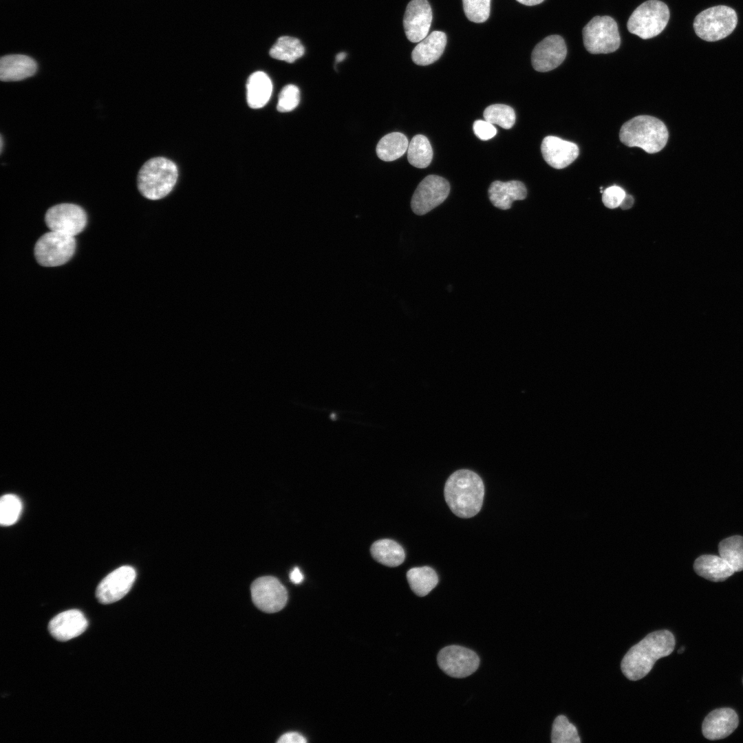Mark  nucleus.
I'll return each mask as SVG.
<instances>
[{
	"mask_svg": "<svg viewBox=\"0 0 743 743\" xmlns=\"http://www.w3.org/2000/svg\"><path fill=\"white\" fill-rule=\"evenodd\" d=\"M278 743H305V738L298 733L290 732L283 734L279 737Z\"/></svg>",
	"mask_w": 743,
	"mask_h": 743,
	"instance_id": "e433bc0d",
	"label": "nucleus"
},
{
	"mask_svg": "<svg viewBox=\"0 0 743 743\" xmlns=\"http://www.w3.org/2000/svg\"><path fill=\"white\" fill-rule=\"evenodd\" d=\"M488 192L489 200L493 206L502 210L510 208L514 201L524 200L527 195L525 185L517 180L506 182L494 181L490 185Z\"/></svg>",
	"mask_w": 743,
	"mask_h": 743,
	"instance_id": "aec40b11",
	"label": "nucleus"
},
{
	"mask_svg": "<svg viewBox=\"0 0 743 743\" xmlns=\"http://www.w3.org/2000/svg\"><path fill=\"white\" fill-rule=\"evenodd\" d=\"M738 716L731 708L712 711L702 722V734L708 740H717L731 735L738 725Z\"/></svg>",
	"mask_w": 743,
	"mask_h": 743,
	"instance_id": "a211bd4d",
	"label": "nucleus"
},
{
	"mask_svg": "<svg viewBox=\"0 0 743 743\" xmlns=\"http://www.w3.org/2000/svg\"><path fill=\"white\" fill-rule=\"evenodd\" d=\"M136 577L135 569L123 566L106 576L97 587L96 596L103 604L114 603L123 598L130 590Z\"/></svg>",
	"mask_w": 743,
	"mask_h": 743,
	"instance_id": "ddd939ff",
	"label": "nucleus"
},
{
	"mask_svg": "<svg viewBox=\"0 0 743 743\" xmlns=\"http://www.w3.org/2000/svg\"><path fill=\"white\" fill-rule=\"evenodd\" d=\"M484 118L493 125H498L504 129H508L515 124V113L508 105H491L484 109Z\"/></svg>",
	"mask_w": 743,
	"mask_h": 743,
	"instance_id": "7c9ffc66",
	"label": "nucleus"
},
{
	"mask_svg": "<svg viewBox=\"0 0 743 743\" xmlns=\"http://www.w3.org/2000/svg\"><path fill=\"white\" fill-rule=\"evenodd\" d=\"M432 158L433 150L427 138L420 134L413 136L407 149L409 162L415 167L423 169L430 164Z\"/></svg>",
	"mask_w": 743,
	"mask_h": 743,
	"instance_id": "bb28decb",
	"label": "nucleus"
},
{
	"mask_svg": "<svg viewBox=\"0 0 743 743\" xmlns=\"http://www.w3.org/2000/svg\"><path fill=\"white\" fill-rule=\"evenodd\" d=\"M409 143L406 136L400 132L388 133L378 142L376 154L383 161H394L407 151Z\"/></svg>",
	"mask_w": 743,
	"mask_h": 743,
	"instance_id": "393cba45",
	"label": "nucleus"
},
{
	"mask_svg": "<svg viewBox=\"0 0 743 743\" xmlns=\"http://www.w3.org/2000/svg\"><path fill=\"white\" fill-rule=\"evenodd\" d=\"M250 591L255 605L267 613L280 611L288 601L286 588L274 577L265 576L257 579L252 582Z\"/></svg>",
	"mask_w": 743,
	"mask_h": 743,
	"instance_id": "f8f14e48",
	"label": "nucleus"
},
{
	"mask_svg": "<svg viewBox=\"0 0 743 743\" xmlns=\"http://www.w3.org/2000/svg\"><path fill=\"white\" fill-rule=\"evenodd\" d=\"M473 129L476 136L482 140L491 139L497 133V129L494 125L485 120H475Z\"/></svg>",
	"mask_w": 743,
	"mask_h": 743,
	"instance_id": "c9c22d12",
	"label": "nucleus"
},
{
	"mask_svg": "<svg viewBox=\"0 0 743 743\" xmlns=\"http://www.w3.org/2000/svg\"><path fill=\"white\" fill-rule=\"evenodd\" d=\"M437 660L439 667L448 676L462 678L473 674L478 668L477 654L468 648L450 645L442 648Z\"/></svg>",
	"mask_w": 743,
	"mask_h": 743,
	"instance_id": "9b49d317",
	"label": "nucleus"
},
{
	"mask_svg": "<svg viewBox=\"0 0 743 743\" xmlns=\"http://www.w3.org/2000/svg\"><path fill=\"white\" fill-rule=\"evenodd\" d=\"M583 41L591 54L615 52L621 45V37L615 20L609 16H596L583 28Z\"/></svg>",
	"mask_w": 743,
	"mask_h": 743,
	"instance_id": "0eeeda50",
	"label": "nucleus"
},
{
	"mask_svg": "<svg viewBox=\"0 0 743 743\" xmlns=\"http://www.w3.org/2000/svg\"><path fill=\"white\" fill-rule=\"evenodd\" d=\"M449 192L450 184L446 179L429 175L420 182L412 196V211L417 215H424L442 204Z\"/></svg>",
	"mask_w": 743,
	"mask_h": 743,
	"instance_id": "9d476101",
	"label": "nucleus"
},
{
	"mask_svg": "<svg viewBox=\"0 0 743 743\" xmlns=\"http://www.w3.org/2000/svg\"><path fill=\"white\" fill-rule=\"evenodd\" d=\"M177 176V168L173 162L163 157L153 158L147 160L140 169L138 188L144 197L158 200L171 193Z\"/></svg>",
	"mask_w": 743,
	"mask_h": 743,
	"instance_id": "20e7f679",
	"label": "nucleus"
},
{
	"mask_svg": "<svg viewBox=\"0 0 743 743\" xmlns=\"http://www.w3.org/2000/svg\"><path fill=\"white\" fill-rule=\"evenodd\" d=\"M22 510V503L15 495L6 494L0 500V523L8 526L14 524L19 518Z\"/></svg>",
	"mask_w": 743,
	"mask_h": 743,
	"instance_id": "2f4dec72",
	"label": "nucleus"
},
{
	"mask_svg": "<svg viewBox=\"0 0 743 743\" xmlns=\"http://www.w3.org/2000/svg\"><path fill=\"white\" fill-rule=\"evenodd\" d=\"M737 16L726 6H716L700 12L693 21L696 34L706 41H717L728 36L735 28Z\"/></svg>",
	"mask_w": 743,
	"mask_h": 743,
	"instance_id": "39448f33",
	"label": "nucleus"
},
{
	"mask_svg": "<svg viewBox=\"0 0 743 743\" xmlns=\"http://www.w3.org/2000/svg\"><path fill=\"white\" fill-rule=\"evenodd\" d=\"M720 556L735 572L743 570V537L734 535L722 540L718 545Z\"/></svg>",
	"mask_w": 743,
	"mask_h": 743,
	"instance_id": "c85d7f7f",
	"label": "nucleus"
},
{
	"mask_svg": "<svg viewBox=\"0 0 743 743\" xmlns=\"http://www.w3.org/2000/svg\"><path fill=\"white\" fill-rule=\"evenodd\" d=\"M432 10L427 0H411L407 5L403 18L407 38L413 43L424 39L429 33Z\"/></svg>",
	"mask_w": 743,
	"mask_h": 743,
	"instance_id": "2eb2a0df",
	"label": "nucleus"
},
{
	"mask_svg": "<svg viewBox=\"0 0 743 743\" xmlns=\"http://www.w3.org/2000/svg\"><path fill=\"white\" fill-rule=\"evenodd\" d=\"M551 741L553 743H580L577 728L563 715L557 716L552 724Z\"/></svg>",
	"mask_w": 743,
	"mask_h": 743,
	"instance_id": "c756f323",
	"label": "nucleus"
},
{
	"mask_svg": "<svg viewBox=\"0 0 743 743\" xmlns=\"http://www.w3.org/2000/svg\"><path fill=\"white\" fill-rule=\"evenodd\" d=\"M304 52V47L298 39L283 36L271 47L270 55L273 58L292 63L301 57Z\"/></svg>",
	"mask_w": 743,
	"mask_h": 743,
	"instance_id": "cd10ccee",
	"label": "nucleus"
},
{
	"mask_svg": "<svg viewBox=\"0 0 743 743\" xmlns=\"http://www.w3.org/2000/svg\"><path fill=\"white\" fill-rule=\"evenodd\" d=\"M446 45V34L433 31L414 47L411 53L412 61L418 65L432 64L442 56Z\"/></svg>",
	"mask_w": 743,
	"mask_h": 743,
	"instance_id": "412c9836",
	"label": "nucleus"
},
{
	"mask_svg": "<svg viewBox=\"0 0 743 743\" xmlns=\"http://www.w3.org/2000/svg\"><path fill=\"white\" fill-rule=\"evenodd\" d=\"M669 15V10L665 3L658 0H648L633 11L627 27L629 32L641 39H651L665 29Z\"/></svg>",
	"mask_w": 743,
	"mask_h": 743,
	"instance_id": "423d86ee",
	"label": "nucleus"
},
{
	"mask_svg": "<svg viewBox=\"0 0 743 743\" xmlns=\"http://www.w3.org/2000/svg\"><path fill=\"white\" fill-rule=\"evenodd\" d=\"M634 202V197L626 194L619 206L623 210L629 209L633 206Z\"/></svg>",
	"mask_w": 743,
	"mask_h": 743,
	"instance_id": "58836bf2",
	"label": "nucleus"
},
{
	"mask_svg": "<svg viewBox=\"0 0 743 743\" xmlns=\"http://www.w3.org/2000/svg\"><path fill=\"white\" fill-rule=\"evenodd\" d=\"M76 246L74 237L50 230L37 240L34 246V257L42 266H59L72 258Z\"/></svg>",
	"mask_w": 743,
	"mask_h": 743,
	"instance_id": "6e6552de",
	"label": "nucleus"
},
{
	"mask_svg": "<svg viewBox=\"0 0 743 743\" xmlns=\"http://www.w3.org/2000/svg\"><path fill=\"white\" fill-rule=\"evenodd\" d=\"M290 581L294 584H299L303 581V575L298 567H295L290 574Z\"/></svg>",
	"mask_w": 743,
	"mask_h": 743,
	"instance_id": "4c0bfd02",
	"label": "nucleus"
},
{
	"mask_svg": "<svg viewBox=\"0 0 743 743\" xmlns=\"http://www.w3.org/2000/svg\"><path fill=\"white\" fill-rule=\"evenodd\" d=\"M407 579L411 590L418 596L428 594L438 584V577L431 567H416L409 570Z\"/></svg>",
	"mask_w": 743,
	"mask_h": 743,
	"instance_id": "a878e982",
	"label": "nucleus"
},
{
	"mask_svg": "<svg viewBox=\"0 0 743 743\" xmlns=\"http://www.w3.org/2000/svg\"><path fill=\"white\" fill-rule=\"evenodd\" d=\"M466 18L474 23L485 22L489 17L491 0H462Z\"/></svg>",
	"mask_w": 743,
	"mask_h": 743,
	"instance_id": "473e14b6",
	"label": "nucleus"
},
{
	"mask_svg": "<svg viewBox=\"0 0 743 743\" xmlns=\"http://www.w3.org/2000/svg\"><path fill=\"white\" fill-rule=\"evenodd\" d=\"M300 101L299 88L292 84L286 85L279 95L277 109L279 112H288L294 109Z\"/></svg>",
	"mask_w": 743,
	"mask_h": 743,
	"instance_id": "72a5a7b5",
	"label": "nucleus"
},
{
	"mask_svg": "<svg viewBox=\"0 0 743 743\" xmlns=\"http://www.w3.org/2000/svg\"><path fill=\"white\" fill-rule=\"evenodd\" d=\"M625 195V191L620 186H612L603 193L602 201L606 207L615 208L620 206Z\"/></svg>",
	"mask_w": 743,
	"mask_h": 743,
	"instance_id": "f704fd0d",
	"label": "nucleus"
},
{
	"mask_svg": "<svg viewBox=\"0 0 743 743\" xmlns=\"http://www.w3.org/2000/svg\"><path fill=\"white\" fill-rule=\"evenodd\" d=\"M693 569L699 576L713 582L724 581L735 572L722 557L713 554L698 557L693 563Z\"/></svg>",
	"mask_w": 743,
	"mask_h": 743,
	"instance_id": "4be33fe9",
	"label": "nucleus"
},
{
	"mask_svg": "<svg viewBox=\"0 0 743 743\" xmlns=\"http://www.w3.org/2000/svg\"><path fill=\"white\" fill-rule=\"evenodd\" d=\"M444 494L447 505L455 515L469 518L477 515L482 506L484 486L477 473L460 469L447 479Z\"/></svg>",
	"mask_w": 743,
	"mask_h": 743,
	"instance_id": "f03ea898",
	"label": "nucleus"
},
{
	"mask_svg": "<svg viewBox=\"0 0 743 743\" xmlns=\"http://www.w3.org/2000/svg\"><path fill=\"white\" fill-rule=\"evenodd\" d=\"M541 151L545 161L557 169L567 167L577 159L579 153V147L575 143L553 136L543 138Z\"/></svg>",
	"mask_w": 743,
	"mask_h": 743,
	"instance_id": "dca6fc26",
	"label": "nucleus"
},
{
	"mask_svg": "<svg viewBox=\"0 0 743 743\" xmlns=\"http://www.w3.org/2000/svg\"><path fill=\"white\" fill-rule=\"evenodd\" d=\"M87 215L79 206L58 204L50 207L45 215V222L52 231L74 237L80 233L87 224Z\"/></svg>",
	"mask_w": 743,
	"mask_h": 743,
	"instance_id": "1a4fd4ad",
	"label": "nucleus"
},
{
	"mask_svg": "<svg viewBox=\"0 0 743 743\" xmlns=\"http://www.w3.org/2000/svg\"><path fill=\"white\" fill-rule=\"evenodd\" d=\"M37 69L35 61L23 54H9L0 59V79L19 81L33 76Z\"/></svg>",
	"mask_w": 743,
	"mask_h": 743,
	"instance_id": "6ab92c4d",
	"label": "nucleus"
},
{
	"mask_svg": "<svg viewBox=\"0 0 743 743\" xmlns=\"http://www.w3.org/2000/svg\"><path fill=\"white\" fill-rule=\"evenodd\" d=\"M3 138H2V136H1V152L2 151V149H3Z\"/></svg>",
	"mask_w": 743,
	"mask_h": 743,
	"instance_id": "37998d69",
	"label": "nucleus"
},
{
	"mask_svg": "<svg viewBox=\"0 0 743 743\" xmlns=\"http://www.w3.org/2000/svg\"><path fill=\"white\" fill-rule=\"evenodd\" d=\"M247 103L250 108L263 107L270 100L272 84L270 77L263 72L252 73L246 84Z\"/></svg>",
	"mask_w": 743,
	"mask_h": 743,
	"instance_id": "5701e85b",
	"label": "nucleus"
},
{
	"mask_svg": "<svg viewBox=\"0 0 743 743\" xmlns=\"http://www.w3.org/2000/svg\"><path fill=\"white\" fill-rule=\"evenodd\" d=\"M566 55L567 47L563 39L559 35H550L533 49L532 65L538 72H548L560 65Z\"/></svg>",
	"mask_w": 743,
	"mask_h": 743,
	"instance_id": "4468645a",
	"label": "nucleus"
},
{
	"mask_svg": "<svg viewBox=\"0 0 743 743\" xmlns=\"http://www.w3.org/2000/svg\"><path fill=\"white\" fill-rule=\"evenodd\" d=\"M87 625V620L80 610H69L54 616L49 623L48 629L56 640L67 641L83 634Z\"/></svg>",
	"mask_w": 743,
	"mask_h": 743,
	"instance_id": "f3484780",
	"label": "nucleus"
},
{
	"mask_svg": "<svg viewBox=\"0 0 743 743\" xmlns=\"http://www.w3.org/2000/svg\"><path fill=\"white\" fill-rule=\"evenodd\" d=\"M345 56L346 54L345 52L338 53L336 57V62L338 63L342 61L345 58Z\"/></svg>",
	"mask_w": 743,
	"mask_h": 743,
	"instance_id": "a19ab883",
	"label": "nucleus"
},
{
	"mask_svg": "<svg viewBox=\"0 0 743 743\" xmlns=\"http://www.w3.org/2000/svg\"><path fill=\"white\" fill-rule=\"evenodd\" d=\"M669 137L665 125L647 115L636 116L625 122L620 130V140L627 147H640L648 153L661 151Z\"/></svg>",
	"mask_w": 743,
	"mask_h": 743,
	"instance_id": "7ed1b4c3",
	"label": "nucleus"
},
{
	"mask_svg": "<svg viewBox=\"0 0 743 743\" xmlns=\"http://www.w3.org/2000/svg\"><path fill=\"white\" fill-rule=\"evenodd\" d=\"M516 1H518L520 3L524 4V5L531 6H535V5L539 4L541 2H543L544 0H516Z\"/></svg>",
	"mask_w": 743,
	"mask_h": 743,
	"instance_id": "ea45409f",
	"label": "nucleus"
},
{
	"mask_svg": "<svg viewBox=\"0 0 743 743\" xmlns=\"http://www.w3.org/2000/svg\"><path fill=\"white\" fill-rule=\"evenodd\" d=\"M675 638L667 629L653 632L632 647L621 661V670L630 680L645 677L657 660L669 656L674 649Z\"/></svg>",
	"mask_w": 743,
	"mask_h": 743,
	"instance_id": "f257e3e1",
	"label": "nucleus"
},
{
	"mask_svg": "<svg viewBox=\"0 0 743 743\" xmlns=\"http://www.w3.org/2000/svg\"><path fill=\"white\" fill-rule=\"evenodd\" d=\"M370 552L376 561L389 567L400 566L405 558V553L402 546L395 541L389 539L375 541L371 546Z\"/></svg>",
	"mask_w": 743,
	"mask_h": 743,
	"instance_id": "b1692460",
	"label": "nucleus"
},
{
	"mask_svg": "<svg viewBox=\"0 0 743 743\" xmlns=\"http://www.w3.org/2000/svg\"><path fill=\"white\" fill-rule=\"evenodd\" d=\"M684 651H685V647H680V648L679 649V650L678 651V654H682V652H683Z\"/></svg>",
	"mask_w": 743,
	"mask_h": 743,
	"instance_id": "79ce46f5",
	"label": "nucleus"
}]
</instances>
